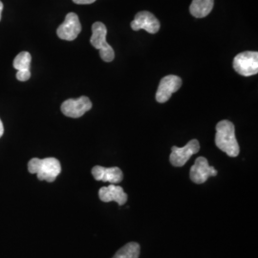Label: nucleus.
<instances>
[{"label":"nucleus","instance_id":"f257e3e1","mask_svg":"<svg viewBox=\"0 0 258 258\" xmlns=\"http://www.w3.org/2000/svg\"><path fill=\"white\" fill-rule=\"evenodd\" d=\"M215 145L230 157L239 155L240 148L235 137V128L230 120H221L216 124Z\"/></svg>","mask_w":258,"mask_h":258},{"label":"nucleus","instance_id":"f03ea898","mask_svg":"<svg viewBox=\"0 0 258 258\" xmlns=\"http://www.w3.org/2000/svg\"><path fill=\"white\" fill-rule=\"evenodd\" d=\"M28 170L31 174H37L38 180L52 183L60 174L61 165L57 159L53 157L33 158L28 163Z\"/></svg>","mask_w":258,"mask_h":258},{"label":"nucleus","instance_id":"7ed1b4c3","mask_svg":"<svg viewBox=\"0 0 258 258\" xmlns=\"http://www.w3.org/2000/svg\"><path fill=\"white\" fill-rule=\"evenodd\" d=\"M107 29L102 22H95L92 25V36L90 38V43L92 46L100 50V55L102 60L105 62H111L115 53L113 48L106 41Z\"/></svg>","mask_w":258,"mask_h":258},{"label":"nucleus","instance_id":"20e7f679","mask_svg":"<svg viewBox=\"0 0 258 258\" xmlns=\"http://www.w3.org/2000/svg\"><path fill=\"white\" fill-rule=\"evenodd\" d=\"M234 70L244 77H249L258 73V53L247 51L240 53L233 59Z\"/></svg>","mask_w":258,"mask_h":258},{"label":"nucleus","instance_id":"39448f33","mask_svg":"<svg viewBox=\"0 0 258 258\" xmlns=\"http://www.w3.org/2000/svg\"><path fill=\"white\" fill-rule=\"evenodd\" d=\"M200 144L197 140L189 141L184 148L172 147L171 154L169 156V162L176 167L184 166L185 163L190 159V157L199 152Z\"/></svg>","mask_w":258,"mask_h":258},{"label":"nucleus","instance_id":"423d86ee","mask_svg":"<svg viewBox=\"0 0 258 258\" xmlns=\"http://www.w3.org/2000/svg\"><path fill=\"white\" fill-rule=\"evenodd\" d=\"M182 86V80L175 75H168L160 82L156 93V101L159 103L166 102Z\"/></svg>","mask_w":258,"mask_h":258},{"label":"nucleus","instance_id":"0eeeda50","mask_svg":"<svg viewBox=\"0 0 258 258\" xmlns=\"http://www.w3.org/2000/svg\"><path fill=\"white\" fill-rule=\"evenodd\" d=\"M92 108V102L89 98L83 96L77 100L69 99L61 104V112L63 115L70 118H80L83 116L87 111Z\"/></svg>","mask_w":258,"mask_h":258},{"label":"nucleus","instance_id":"6e6552de","mask_svg":"<svg viewBox=\"0 0 258 258\" xmlns=\"http://www.w3.org/2000/svg\"><path fill=\"white\" fill-rule=\"evenodd\" d=\"M82 31V25L79 17L75 13L67 14L64 22L56 30V35L60 39L73 41Z\"/></svg>","mask_w":258,"mask_h":258},{"label":"nucleus","instance_id":"1a4fd4ad","mask_svg":"<svg viewBox=\"0 0 258 258\" xmlns=\"http://www.w3.org/2000/svg\"><path fill=\"white\" fill-rule=\"evenodd\" d=\"M217 175V170L209 165L208 160L205 157H198L190 168V180L195 184H201L207 182V180Z\"/></svg>","mask_w":258,"mask_h":258},{"label":"nucleus","instance_id":"9d476101","mask_svg":"<svg viewBox=\"0 0 258 258\" xmlns=\"http://www.w3.org/2000/svg\"><path fill=\"white\" fill-rule=\"evenodd\" d=\"M160 22L155 18L154 15L149 13L148 11L140 12L136 16L135 19L131 22V28L134 31L139 30H146L149 34H156L160 30Z\"/></svg>","mask_w":258,"mask_h":258},{"label":"nucleus","instance_id":"9b49d317","mask_svg":"<svg viewBox=\"0 0 258 258\" xmlns=\"http://www.w3.org/2000/svg\"><path fill=\"white\" fill-rule=\"evenodd\" d=\"M92 175L95 180L108 182L110 184H117L123 179V173L121 169L115 167H103L101 166H94L92 168Z\"/></svg>","mask_w":258,"mask_h":258},{"label":"nucleus","instance_id":"f8f14e48","mask_svg":"<svg viewBox=\"0 0 258 258\" xmlns=\"http://www.w3.org/2000/svg\"><path fill=\"white\" fill-rule=\"evenodd\" d=\"M100 200L104 203H109L115 201L122 206L127 202V194L124 192L123 188L117 185L111 184L108 186H102L99 190Z\"/></svg>","mask_w":258,"mask_h":258},{"label":"nucleus","instance_id":"ddd939ff","mask_svg":"<svg viewBox=\"0 0 258 258\" xmlns=\"http://www.w3.org/2000/svg\"><path fill=\"white\" fill-rule=\"evenodd\" d=\"M214 0H192L189 12L196 19H203L209 16L213 8Z\"/></svg>","mask_w":258,"mask_h":258},{"label":"nucleus","instance_id":"4468645a","mask_svg":"<svg viewBox=\"0 0 258 258\" xmlns=\"http://www.w3.org/2000/svg\"><path fill=\"white\" fill-rule=\"evenodd\" d=\"M141 247L136 242H129L121 247L112 258H139Z\"/></svg>","mask_w":258,"mask_h":258},{"label":"nucleus","instance_id":"2eb2a0df","mask_svg":"<svg viewBox=\"0 0 258 258\" xmlns=\"http://www.w3.org/2000/svg\"><path fill=\"white\" fill-rule=\"evenodd\" d=\"M32 61V56L29 52H21L14 59V68L18 71L21 70H30V65Z\"/></svg>","mask_w":258,"mask_h":258},{"label":"nucleus","instance_id":"dca6fc26","mask_svg":"<svg viewBox=\"0 0 258 258\" xmlns=\"http://www.w3.org/2000/svg\"><path fill=\"white\" fill-rule=\"evenodd\" d=\"M30 78H31L30 70H21V71H18L17 73V79L19 82H27Z\"/></svg>","mask_w":258,"mask_h":258},{"label":"nucleus","instance_id":"f3484780","mask_svg":"<svg viewBox=\"0 0 258 258\" xmlns=\"http://www.w3.org/2000/svg\"><path fill=\"white\" fill-rule=\"evenodd\" d=\"M96 0H73V2L76 4L80 5H86V4H92Z\"/></svg>","mask_w":258,"mask_h":258},{"label":"nucleus","instance_id":"a211bd4d","mask_svg":"<svg viewBox=\"0 0 258 258\" xmlns=\"http://www.w3.org/2000/svg\"><path fill=\"white\" fill-rule=\"evenodd\" d=\"M3 133H4V126H3V123L0 120V138L3 136Z\"/></svg>","mask_w":258,"mask_h":258},{"label":"nucleus","instance_id":"6ab92c4d","mask_svg":"<svg viewBox=\"0 0 258 258\" xmlns=\"http://www.w3.org/2000/svg\"><path fill=\"white\" fill-rule=\"evenodd\" d=\"M2 11H3V3L0 1V20H1V14H2Z\"/></svg>","mask_w":258,"mask_h":258}]
</instances>
